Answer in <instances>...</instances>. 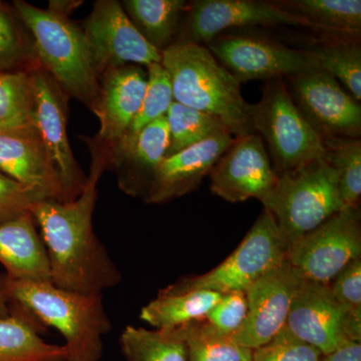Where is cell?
Instances as JSON below:
<instances>
[{
    "label": "cell",
    "mask_w": 361,
    "mask_h": 361,
    "mask_svg": "<svg viewBox=\"0 0 361 361\" xmlns=\"http://www.w3.org/2000/svg\"><path fill=\"white\" fill-rule=\"evenodd\" d=\"M322 353L285 326L265 345L252 350V361H320Z\"/></svg>",
    "instance_id": "35"
},
{
    "label": "cell",
    "mask_w": 361,
    "mask_h": 361,
    "mask_svg": "<svg viewBox=\"0 0 361 361\" xmlns=\"http://www.w3.org/2000/svg\"><path fill=\"white\" fill-rule=\"evenodd\" d=\"M220 296L215 291L182 290L172 284L142 308L140 318L156 329H180L205 319Z\"/></svg>",
    "instance_id": "23"
},
{
    "label": "cell",
    "mask_w": 361,
    "mask_h": 361,
    "mask_svg": "<svg viewBox=\"0 0 361 361\" xmlns=\"http://www.w3.org/2000/svg\"><path fill=\"white\" fill-rule=\"evenodd\" d=\"M0 6H1V4H0Z\"/></svg>",
    "instance_id": "40"
},
{
    "label": "cell",
    "mask_w": 361,
    "mask_h": 361,
    "mask_svg": "<svg viewBox=\"0 0 361 361\" xmlns=\"http://www.w3.org/2000/svg\"><path fill=\"white\" fill-rule=\"evenodd\" d=\"M35 89V123L63 186L66 202L77 199L87 177L80 170L68 141L66 103L61 89L42 70L32 71Z\"/></svg>",
    "instance_id": "15"
},
{
    "label": "cell",
    "mask_w": 361,
    "mask_h": 361,
    "mask_svg": "<svg viewBox=\"0 0 361 361\" xmlns=\"http://www.w3.org/2000/svg\"><path fill=\"white\" fill-rule=\"evenodd\" d=\"M40 200L32 189L0 173V224L30 213L33 204Z\"/></svg>",
    "instance_id": "37"
},
{
    "label": "cell",
    "mask_w": 361,
    "mask_h": 361,
    "mask_svg": "<svg viewBox=\"0 0 361 361\" xmlns=\"http://www.w3.org/2000/svg\"><path fill=\"white\" fill-rule=\"evenodd\" d=\"M11 313V306L6 297L0 294V318L6 317Z\"/></svg>",
    "instance_id": "39"
},
{
    "label": "cell",
    "mask_w": 361,
    "mask_h": 361,
    "mask_svg": "<svg viewBox=\"0 0 361 361\" xmlns=\"http://www.w3.org/2000/svg\"><path fill=\"white\" fill-rule=\"evenodd\" d=\"M0 173L42 200L66 202L61 180L35 123L0 132Z\"/></svg>",
    "instance_id": "17"
},
{
    "label": "cell",
    "mask_w": 361,
    "mask_h": 361,
    "mask_svg": "<svg viewBox=\"0 0 361 361\" xmlns=\"http://www.w3.org/2000/svg\"><path fill=\"white\" fill-rule=\"evenodd\" d=\"M361 257L360 208L345 207L287 248L286 259L301 279L329 285Z\"/></svg>",
    "instance_id": "8"
},
{
    "label": "cell",
    "mask_w": 361,
    "mask_h": 361,
    "mask_svg": "<svg viewBox=\"0 0 361 361\" xmlns=\"http://www.w3.org/2000/svg\"><path fill=\"white\" fill-rule=\"evenodd\" d=\"M332 295L348 315L351 338L361 341V257L351 261L329 284Z\"/></svg>",
    "instance_id": "33"
},
{
    "label": "cell",
    "mask_w": 361,
    "mask_h": 361,
    "mask_svg": "<svg viewBox=\"0 0 361 361\" xmlns=\"http://www.w3.org/2000/svg\"><path fill=\"white\" fill-rule=\"evenodd\" d=\"M0 263L7 276L51 281L47 250L32 213L0 224Z\"/></svg>",
    "instance_id": "21"
},
{
    "label": "cell",
    "mask_w": 361,
    "mask_h": 361,
    "mask_svg": "<svg viewBox=\"0 0 361 361\" xmlns=\"http://www.w3.org/2000/svg\"><path fill=\"white\" fill-rule=\"evenodd\" d=\"M322 159L334 171L344 208H360L361 196V140L322 137Z\"/></svg>",
    "instance_id": "28"
},
{
    "label": "cell",
    "mask_w": 361,
    "mask_h": 361,
    "mask_svg": "<svg viewBox=\"0 0 361 361\" xmlns=\"http://www.w3.org/2000/svg\"><path fill=\"white\" fill-rule=\"evenodd\" d=\"M0 294L27 311L65 339L66 361H99L104 336L111 329L102 293L66 290L51 281L21 280L0 274Z\"/></svg>",
    "instance_id": "2"
},
{
    "label": "cell",
    "mask_w": 361,
    "mask_h": 361,
    "mask_svg": "<svg viewBox=\"0 0 361 361\" xmlns=\"http://www.w3.org/2000/svg\"><path fill=\"white\" fill-rule=\"evenodd\" d=\"M147 68V89L141 108L127 133L111 149H121L128 146L149 123L166 116L171 104L174 102L170 77L161 63H152Z\"/></svg>",
    "instance_id": "32"
},
{
    "label": "cell",
    "mask_w": 361,
    "mask_h": 361,
    "mask_svg": "<svg viewBox=\"0 0 361 361\" xmlns=\"http://www.w3.org/2000/svg\"><path fill=\"white\" fill-rule=\"evenodd\" d=\"M320 361H361V343L348 342L334 353L323 355Z\"/></svg>",
    "instance_id": "38"
},
{
    "label": "cell",
    "mask_w": 361,
    "mask_h": 361,
    "mask_svg": "<svg viewBox=\"0 0 361 361\" xmlns=\"http://www.w3.org/2000/svg\"><path fill=\"white\" fill-rule=\"evenodd\" d=\"M161 65L175 102L217 116L236 137L254 133L251 104L242 97L241 84L205 45L171 44L161 51Z\"/></svg>",
    "instance_id": "3"
},
{
    "label": "cell",
    "mask_w": 361,
    "mask_h": 361,
    "mask_svg": "<svg viewBox=\"0 0 361 361\" xmlns=\"http://www.w3.org/2000/svg\"><path fill=\"white\" fill-rule=\"evenodd\" d=\"M32 71L0 73V132L33 123L35 101Z\"/></svg>",
    "instance_id": "30"
},
{
    "label": "cell",
    "mask_w": 361,
    "mask_h": 361,
    "mask_svg": "<svg viewBox=\"0 0 361 361\" xmlns=\"http://www.w3.org/2000/svg\"><path fill=\"white\" fill-rule=\"evenodd\" d=\"M82 32L99 75L120 66L148 68L161 61V52L145 39L116 0L97 1Z\"/></svg>",
    "instance_id": "12"
},
{
    "label": "cell",
    "mask_w": 361,
    "mask_h": 361,
    "mask_svg": "<svg viewBox=\"0 0 361 361\" xmlns=\"http://www.w3.org/2000/svg\"><path fill=\"white\" fill-rule=\"evenodd\" d=\"M274 218L285 248L343 209L336 173L322 158L278 176L261 202Z\"/></svg>",
    "instance_id": "5"
},
{
    "label": "cell",
    "mask_w": 361,
    "mask_h": 361,
    "mask_svg": "<svg viewBox=\"0 0 361 361\" xmlns=\"http://www.w3.org/2000/svg\"><path fill=\"white\" fill-rule=\"evenodd\" d=\"M16 13L32 35L40 68L66 94L90 106L96 104L99 80L82 30L65 14L14 2Z\"/></svg>",
    "instance_id": "4"
},
{
    "label": "cell",
    "mask_w": 361,
    "mask_h": 361,
    "mask_svg": "<svg viewBox=\"0 0 361 361\" xmlns=\"http://www.w3.org/2000/svg\"><path fill=\"white\" fill-rule=\"evenodd\" d=\"M284 80L296 108L320 137H360V102L329 73L315 68Z\"/></svg>",
    "instance_id": "10"
},
{
    "label": "cell",
    "mask_w": 361,
    "mask_h": 361,
    "mask_svg": "<svg viewBox=\"0 0 361 361\" xmlns=\"http://www.w3.org/2000/svg\"><path fill=\"white\" fill-rule=\"evenodd\" d=\"M89 142L92 164L82 194L70 202L37 201L30 209L47 250L51 281L85 294L103 293L122 281L92 227L97 184L109 167L110 149L96 140Z\"/></svg>",
    "instance_id": "1"
},
{
    "label": "cell",
    "mask_w": 361,
    "mask_h": 361,
    "mask_svg": "<svg viewBox=\"0 0 361 361\" xmlns=\"http://www.w3.org/2000/svg\"><path fill=\"white\" fill-rule=\"evenodd\" d=\"M147 78V71L139 66L104 71L92 109L101 125L96 141L111 149L122 139L141 108Z\"/></svg>",
    "instance_id": "18"
},
{
    "label": "cell",
    "mask_w": 361,
    "mask_h": 361,
    "mask_svg": "<svg viewBox=\"0 0 361 361\" xmlns=\"http://www.w3.org/2000/svg\"><path fill=\"white\" fill-rule=\"evenodd\" d=\"M234 139L230 132L220 133L206 141L165 157L145 202L167 203L191 193L199 187L205 176L209 175Z\"/></svg>",
    "instance_id": "19"
},
{
    "label": "cell",
    "mask_w": 361,
    "mask_h": 361,
    "mask_svg": "<svg viewBox=\"0 0 361 361\" xmlns=\"http://www.w3.org/2000/svg\"><path fill=\"white\" fill-rule=\"evenodd\" d=\"M248 310L244 291H231L221 294L219 300L209 311L205 320L216 331L232 336L245 322Z\"/></svg>",
    "instance_id": "36"
},
{
    "label": "cell",
    "mask_w": 361,
    "mask_h": 361,
    "mask_svg": "<svg viewBox=\"0 0 361 361\" xmlns=\"http://www.w3.org/2000/svg\"><path fill=\"white\" fill-rule=\"evenodd\" d=\"M280 8L303 18L324 35H360V0H277Z\"/></svg>",
    "instance_id": "25"
},
{
    "label": "cell",
    "mask_w": 361,
    "mask_h": 361,
    "mask_svg": "<svg viewBox=\"0 0 361 361\" xmlns=\"http://www.w3.org/2000/svg\"><path fill=\"white\" fill-rule=\"evenodd\" d=\"M250 122L252 130L269 147L277 177L322 158V137L296 108L284 78L267 80L260 101L251 104Z\"/></svg>",
    "instance_id": "6"
},
{
    "label": "cell",
    "mask_w": 361,
    "mask_h": 361,
    "mask_svg": "<svg viewBox=\"0 0 361 361\" xmlns=\"http://www.w3.org/2000/svg\"><path fill=\"white\" fill-rule=\"evenodd\" d=\"M122 6L145 39L161 52L174 44L188 2L184 0H126Z\"/></svg>",
    "instance_id": "24"
},
{
    "label": "cell",
    "mask_w": 361,
    "mask_h": 361,
    "mask_svg": "<svg viewBox=\"0 0 361 361\" xmlns=\"http://www.w3.org/2000/svg\"><path fill=\"white\" fill-rule=\"evenodd\" d=\"M205 47L238 80L285 78L319 68L306 49H293L256 35H220Z\"/></svg>",
    "instance_id": "9"
},
{
    "label": "cell",
    "mask_w": 361,
    "mask_h": 361,
    "mask_svg": "<svg viewBox=\"0 0 361 361\" xmlns=\"http://www.w3.org/2000/svg\"><path fill=\"white\" fill-rule=\"evenodd\" d=\"M169 146L166 116L149 123L128 146L111 149L109 167L115 171L118 186L132 197L146 198Z\"/></svg>",
    "instance_id": "20"
},
{
    "label": "cell",
    "mask_w": 361,
    "mask_h": 361,
    "mask_svg": "<svg viewBox=\"0 0 361 361\" xmlns=\"http://www.w3.org/2000/svg\"><path fill=\"white\" fill-rule=\"evenodd\" d=\"M306 49L314 56L319 68L341 82L360 102V35H326Z\"/></svg>",
    "instance_id": "26"
},
{
    "label": "cell",
    "mask_w": 361,
    "mask_h": 361,
    "mask_svg": "<svg viewBox=\"0 0 361 361\" xmlns=\"http://www.w3.org/2000/svg\"><path fill=\"white\" fill-rule=\"evenodd\" d=\"M287 329L297 338L329 355L351 338L348 315L329 285L301 280L287 318Z\"/></svg>",
    "instance_id": "16"
},
{
    "label": "cell",
    "mask_w": 361,
    "mask_h": 361,
    "mask_svg": "<svg viewBox=\"0 0 361 361\" xmlns=\"http://www.w3.org/2000/svg\"><path fill=\"white\" fill-rule=\"evenodd\" d=\"M209 176L211 191L230 203L251 198L262 202L278 179L264 141L256 133L235 137Z\"/></svg>",
    "instance_id": "13"
},
{
    "label": "cell",
    "mask_w": 361,
    "mask_h": 361,
    "mask_svg": "<svg viewBox=\"0 0 361 361\" xmlns=\"http://www.w3.org/2000/svg\"><path fill=\"white\" fill-rule=\"evenodd\" d=\"M256 25L305 26L319 32L314 25L273 1L195 0L188 2L174 44L206 45L226 30Z\"/></svg>",
    "instance_id": "11"
},
{
    "label": "cell",
    "mask_w": 361,
    "mask_h": 361,
    "mask_svg": "<svg viewBox=\"0 0 361 361\" xmlns=\"http://www.w3.org/2000/svg\"><path fill=\"white\" fill-rule=\"evenodd\" d=\"M166 120L169 132L166 157L206 141L220 133L230 132L217 116L208 115L175 101L169 109Z\"/></svg>",
    "instance_id": "29"
},
{
    "label": "cell",
    "mask_w": 361,
    "mask_h": 361,
    "mask_svg": "<svg viewBox=\"0 0 361 361\" xmlns=\"http://www.w3.org/2000/svg\"><path fill=\"white\" fill-rule=\"evenodd\" d=\"M35 59L32 47L21 35L13 16L0 6V73L14 71L11 70L18 66H33Z\"/></svg>",
    "instance_id": "34"
},
{
    "label": "cell",
    "mask_w": 361,
    "mask_h": 361,
    "mask_svg": "<svg viewBox=\"0 0 361 361\" xmlns=\"http://www.w3.org/2000/svg\"><path fill=\"white\" fill-rule=\"evenodd\" d=\"M187 348V361H252L251 349L223 336L205 319L180 327Z\"/></svg>",
    "instance_id": "31"
},
{
    "label": "cell",
    "mask_w": 361,
    "mask_h": 361,
    "mask_svg": "<svg viewBox=\"0 0 361 361\" xmlns=\"http://www.w3.org/2000/svg\"><path fill=\"white\" fill-rule=\"evenodd\" d=\"M286 248L274 218L263 209L245 238L221 264L203 275L176 282L182 290H210L223 294L245 292L266 273L283 262Z\"/></svg>",
    "instance_id": "7"
},
{
    "label": "cell",
    "mask_w": 361,
    "mask_h": 361,
    "mask_svg": "<svg viewBox=\"0 0 361 361\" xmlns=\"http://www.w3.org/2000/svg\"><path fill=\"white\" fill-rule=\"evenodd\" d=\"M0 318V361H66L63 345L47 343L40 334L45 327L16 305Z\"/></svg>",
    "instance_id": "22"
},
{
    "label": "cell",
    "mask_w": 361,
    "mask_h": 361,
    "mask_svg": "<svg viewBox=\"0 0 361 361\" xmlns=\"http://www.w3.org/2000/svg\"><path fill=\"white\" fill-rule=\"evenodd\" d=\"M301 280L285 259L252 284L245 291L248 304L245 322L233 334L232 341L251 350L268 343L286 325L292 299Z\"/></svg>",
    "instance_id": "14"
},
{
    "label": "cell",
    "mask_w": 361,
    "mask_h": 361,
    "mask_svg": "<svg viewBox=\"0 0 361 361\" xmlns=\"http://www.w3.org/2000/svg\"><path fill=\"white\" fill-rule=\"evenodd\" d=\"M120 345L127 361H187V348L180 329H147L129 325Z\"/></svg>",
    "instance_id": "27"
}]
</instances>
